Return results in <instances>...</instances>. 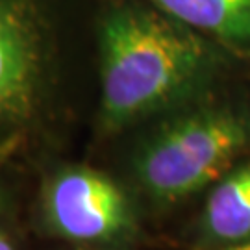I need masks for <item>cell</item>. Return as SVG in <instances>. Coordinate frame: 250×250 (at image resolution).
<instances>
[{
    "instance_id": "4",
    "label": "cell",
    "mask_w": 250,
    "mask_h": 250,
    "mask_svg": "<svg viewBox=\"0 0 250 250\" xmlns=\"http://www.w3.org/2000/svg\"><path fill=\"white\" fill-rule=\"evenodd\" d=\"M37 78L34 34L24 13L0 0V123L28 107Z\"/></svg>"
},
{
    "instance_id": "1",
    "label": "cell",
    "mask_w": 250,
    "mask_h": 250,
    "mask_svg": "<svg viewBox=\"0 0 250 250\" xmlns=\"http://www.w3.org/2000/svg\"><path fill=\"white\" fill-rule=\"evenodd\" d=\"M223 46L160 9L113 8L100 26V115L107 128L198 89L221 67Z\"/></svg>"
},
{
    "instance_id": "2",
    "label": "cell",
    "mask_w": 250,
    "mask_h": 250,
    "mask_svg": "<svg viewBox=\"0 0 250 250\" xmlns=\"http://www.w3.org/2000/svg\"><path fill=\"white\" fill-rule=\"evenodd\" d=\"M250 146V113L209 104L165 125L143 146L137 176L152 197L178 200L217 180Z\"/></svg>"
},
{
    "instance_id": "5",
    "label": "cell",
    "mask_w": 250,
    "mask_h": 250,
    "mask_svg": "<svg viewBox=\"0 0 250 250\" xmlns=\"http://www.w3.org/2000/svg\"><path fill=\"white\" fill-rule=\"evenodd\" d=\"M161 13L223 46L250 56V0H150Z\"/></svg>"
},
{
    "instance_id": "6",
    "label": "cell",
    "mask_w": 250,
    "mask_h": 250,
    "mask_svg": "<svg viewBox=\"0 0 250 250\" xmlns=\"http://www.w3.org/2000/svg\"><path fill=\"white\" fill-rule=\"evenodd\" d=\"M204 226L226 245L250 239V163L228 172L215 186L206 202Z\"/></svg>"
},
{
    "instance_id": "7",
    "label": "cell",
    "mask_w": 250,
    "mask_h": 250,
    "mask_svg": "<svg viewBox=\"0 0 250 250\" xmlns=\"http://www.w3.org/2000/svg\"><path fill=\"white\" fill-rule=\"evenodd\" d=\"M221 250H250V239L239 241V243H230V245L223 247Z\"/></svg>"
},
{
    "instance_id": "8",
    "label": "cell",
    "mask_w": 250,
    "mask_h": 250,
    "mask_svg": "<svg viewBox=\"0 0 250 250\" xmlns=\"http://www.w3.org/2000/svg\"><path fill=\"white\" fill-rule=\"evenodd\" d=\"M0 250H13L9 239L6 237V235H2V233H0Z\"/></svg>"
},
{
    "instance_id": "3",
    "label": "cell",
    "mask_w": 250,
    "mask_h": 250,
    "mask_svg": "<svg viewBox=\"0 0 250 250\" xmlns=\"http://www.w3.org/2000/svg\"><path fill=\"white\" fill-rule=\"evenodd\" d=\"M50 226L74 241H104L125 230L130 208L113 180L91 169H67L46 193Z\"/></svg>"
}]
</instances>
